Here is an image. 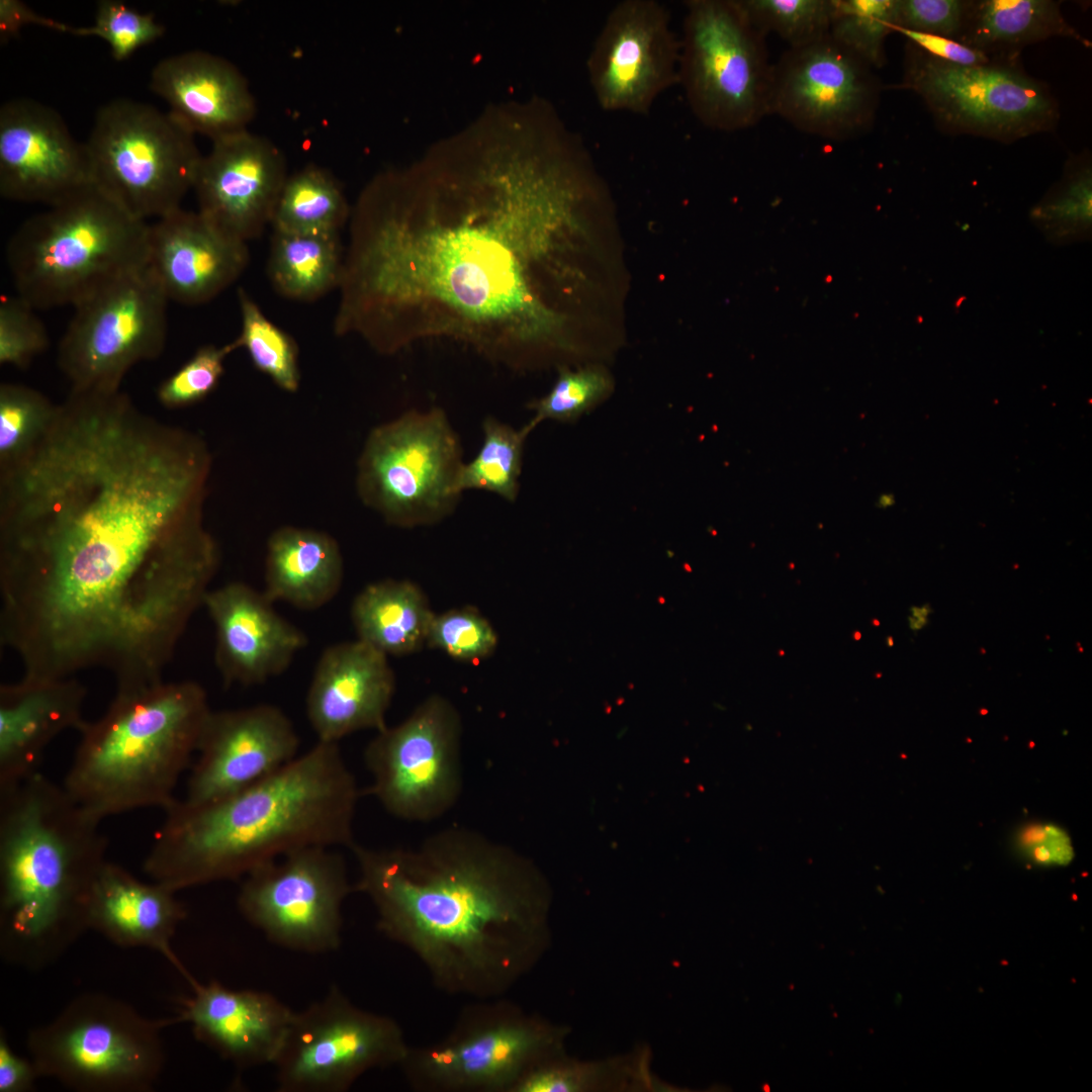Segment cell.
<instances>
[{
    "label": "cell",
    "mask_w": 1092,
    "mask_h": 1092,
    "mask_svg": "<svg viewBox=\"0 0 1092 1092\" xmlns=\"http://www.w3.org/2000/svg\"><path fill=\"white\" fill-rule=\"evenodd\" d=\"M388 656L356 639L327 647L305 700L317 741L338 743L361 730L385 728L395 691Z\"/></svg>",
    "instance_id": "25"
},
{
    "label": "cell",
    "mask_w": 1092,
    "mask_h": 1092,
    "mask_svg": "<svg viewBox=\"0 0 1092 1092\" xmlns=\"http://www.w3.org/2000/svg\"><path fill=\"white\" fill-rule=\"evenodd\" d=\"M529 433L494 418L483 422V442L477 455L462 465L457 488L483 489L514 502L519 493L525 440Z\"/></svg>",
    "instance_id": "35"
},
{
    "label": "cell",
    "mask_w": 1092,
    "mask_h": 1092,
    "mask_svg": "<svg viewBox=\"0 0 1092 1092\" xmlns=\"http://www.w3.org/2000/svg\"><path fill=\"white\" fill-rule=\"evenodd\" d=\"M234 352L231 345H205L158 388L159 401L175 408L195 403L209 394L224 372V360Z\"/></svg>",
    "instance_id": "44"
},
{
    "label": "cell",
    "mask_w": 1092,
    "mask_h": 1092,
    "mask_svg": "<svg viewBox=\"0 0 1092 1092\" xmlns=\"http://www.w3.org/2000/svg\"><path fill=\"white\" fill-rule=\"evenodd\" d=\"M350 850L354 889L372 902L377 929L410 949L441 991L500 997L541 950L542 888L500 842L451 826L414 847Z\"/></svg>",
    "instance_id": "3"
},
{
    "label": "cell",
    "mask_w": 1092,
    "mask_h": 1092,
    "mask_svg": "<svg viewBox=\"0 0 1092 1092\" xmlns=\"http://www.w3.org/2000/svg\"><path fill=\"white\" fill-rule=\"evenodd\" d=\"M830 36L874 69L887 59L885 40L895 31V0H831Z\"/></svg>",
    "instance_id": "38"
},
{
    "label": "cell",
    "mask_w": 1092,
    "mask_h": 1092,
    "mask_svg": "<svg viewBox=\"0 0 1092 1092\" xmlns=\"http://www.w3.org/2000/svg\"><path fill=\"white\" fill-rule=\"evenodd\" d=\"M888 642H889V646H892V645H893V638H892V637H888Z\"/></svg>",
    "instance_id": "53"
},
{
    "label": "cell",
    "mask_w": 1092,
    "mask_h": 1092,
    "mask_svg": "<svg viewBox=\"0 0 1092 1092\" xmlns=\"http://www.w3.org/2000/svg\"><path fill=\"white\" fill-rule=\"evenodd\" d=\"M881 90L874 68L827 34L789 48L774 64L770 114L803 132L846 141L871 129Z\"/></svg>",
    "instance_id": "18"
},
{
    "label": "cell",
    "mask_w": 1092,
    "mask_h": 1092,
    "mask_svg": "<svg viewBox=\"0 0 1092 1092\" xmlns=\"http://www.w3.org/2000/svg\"><path fill=\"white\" fill-rule=\"evenodd\" d=\"M263 592L234 581L205 595L215 631V663L225 685L254 686L284 672L307 637Z\"/></svg>",
    "instance_id": "23"
},
{
    "label": "cell",
    "mask_w": 1092,
    "mask_h": 1092,
    "mask_svg": "<svg viewBox=\"0 0 1092 1092\" xmlns=\"http://www.w3.org/2000/svg\"><path fill=\"white\" fill-rule=\"evenodd\" d=\"M91 184L84 144L61 115L37 101L0 109V193L18 202L56 204Z\"/></svg>",
    "instance_id": "22"
},
{
    "label": "cell",
    "mask_w": 1092,
    "mask_h": 1092,
    "mask_svg": "<svg viewBox=\"0 0 1092 1092\" xmlns=\"http://www.w3.org/2000/svg\"><path fill=\"white\" fill-rule=\"evenodd\" d=\"M353 891L343 856L333 847L309 846L247 875L237 905L273 943L323 953L341 945L342 907Z\"/></svg>",
    "instance_id": "17"
},
{
    "label": "cell",
    "mask_w": 1092,
    "mask_h": 1092,
    "mask_svg": "<svg viewBox=\"0 0 1092 1092\" xmlns=\"http://www.w3.org/2000/svg\"><path fill=\"white\" fill-rule=\"evenodd\" d=\"M910 614L908 615V626L914 633L921 631L929 622V615L933 612L929 604L922 606H911L909 608Z\"/></svg>",
    "instance_id": "52"
},
{
    "label": "cell",
    "mask_w": 1092,
    "mask_h": 1092,
    "mask_svg": "<svg viewBox=\"0 0 1092 1092\" xmlns=\"http://www.w3.org/2000/svg\"><path fill=\"white\" fill-rule=\"evenodd\" d=\"M434 616L425 593L410 580L369 583L351 606L357 639L387 656L422 650Z\"/></svg>",
    "instance_id": "32"
},
{
    "label": "cell",
    "mask_w": 1092,
    "mask_h": 1092,
    "mask_svg": "<svg viewBox=\"0 0 1092 1092\" xmlns=\"http://www.w3.org/2000/svg\"><path fill=\"white\" fill-rule=\"evenodd\" d=\"M150 88L169 113L212 142L248 130L256 99L245 75L230 61L203 51L167 57L152 70Z\"/></svg>",
    "instance_id": "27"
},
{
    "label": "cell",
    "mask_w": 1092,
    "mask_h": 1092,
    "mask_svg": "<svg viewBox=\"0 0 1092 1092\" xmlns=\"http://www.w3.org/2000/svg\"><path fill=\"white\" fill-rule=\"evenodd\" d=\"M563 1035L500 997L479 999L443 1039L411 1046L399 1067L421 1092H512L533 1066L559 1054Z\"/></svg>",
    "instance_id": "13"
},
{
    "label": "cell",
    "mask_w": 1092,
    "mask_h": 1092,
    "mask_svg": "<svg viewBox=\"0 0 1092 1092\" xmlns=\"http://www.w3.org/2000/svg\"><path fill=\"white\" fill-rule=\"evenodd\" d=\"M359 790L338 743H317L260 782L192 805L175 800L144 861L171 890L245 878L309 846L348 847Z\"/></svg>",
    "instance_id": "4"
},
{
    "label": "cell",
    "mask_w": 1092,
    "mask_h": 1092,
    "mask_svg": "<svg viewBox=\"0 0 1092 1092\" xmlns=\"http://www.w3.org/2000/svg\"><path fill=\"white\" fill-rule=\"evenodd\" d=\"M680 38L656 0H623L608 14L587 59L589 83L606 111L647 114L678 83Z\"/></svg>",
    "instance_id": "19"
},
{
    "label": "cell",
    "mask_w": 1092,
    "mask_h": 1092,
    "mask_svg": "<svg viewBox=\"0 0 1092 1092\" xmlns=\"http://www.w3.org/2000/svg\"><path fill=\"white\" fill-rule=\"evenodd\" d=\"M349 214L337 179L329 170L310 164L287 177L271 226L287 234H340Z\"/></svg>",
    "instance_id": "34"
},
{
    "label": "cell",
    "mask_w": 1092,
    "mask_h": 1092,
    "mask_svg": "<svg viewBox=\"0 0 1092 1092\" xmlns=\"http://www.w3.org/2000/svg\"><path fill=\"white\" fill-rule=\"evenodd\" d=\"M247 243L182 207L149 223L147 267L169 300L196 305L232 285L249 264Z\"/></svg>",
    "instance_id": "24"
},
{
    "label": "cell",
    "mask_w": 1092,
    "mask_h": 1092,
    "mask_svg": "<svg viewBox=\"0 0 1092 1092\" xmlns=\"http://www.w3.org/2000/svg\"><path fill=\"white\" fill-rule=\"evenodd\" d=\"M242 327L230 343L235 351L247 350L254 366L288 392L299 387L298 349L295 341L274 325L244 290H238Z\"/></svg>",
    "instance_id": "36"
},
{
    "label": "cell",
    "mask_w": 1092,
    "mask_h": 1092,
    "mask_svg": "<svg viewBox=\"0 0 1092 1092\" xmlns=\"http://www.w3.org/2000/svg\"><path fill=\"white\" fill-rule=\"evenodd\" d=\"M173 1019H150L104 993H84L26 1044L39 1076L78 1092H149L165 1063L161 1030Z\"/></svg>",
    "instance_id": "8"
},
{
    "label": "cell",
    "mask_w": 1092,
    "mask_h": 1092,
    "mask_svg": "<svg viewBox=\"0 0 1092 1092\" xmlns=\"http://www.w3.org/2000/svg\"><path fill=\"white\" fill-rule=\"evenodd\" d=\"M344 262L340 234H287L273 231L268 275L281 295L312 301L339 288Z\"/></svg>",
    "instance_id": "33"
},
{
    "label": "cell",
    "mask_w": 1092,
    "mask_h": 1092,
    "mask_svg": "<svg viewBox=\"0 0 1092 1092\" xmlns=\"http://www.w3.org/2000/svg\"><path fill=\"white\" fill-rule=\"evenodd\" d=\"M462 720L447 698L432 695L399 724L377 731L364 751L369 793L390 815L429 822L462 791Z\"/></svg>",
    "instance_id": "16"
},
{
    "label": "cell",
    "mask_w": 1092,
    "mask_h": 1092,
    "mask_svg": "<svg viewBox=\"0 0 1092 1092\" xmlns=\"http://www.w3.org/2000/svg\"><path fill=\"white\" fill-rule=\"evenodd\" d=\"M58 410L41 392L16 383L0 386V472L25 458L50 429Z\"/></svg>",
    "instance_id": "37"
},
{
    "label": "cell",
    "mask_w": 1092,
    "mask_h": 1092,
    "mask_svg": "<svg viewBox=\"0 0 1092 1092\" xmlns=\"http://www.w3.org/2000/svg\"><path fill=\"white\" fill-rule=\"evenodd\" d=\"M753 25L763 34H778L789 48L801 47L829 34L831 0H738Z\"/></svg>",
    "instance_id": "39"
},
{
    "label": "cell",
    "mask_w": 1092,
    "mask_h": 1092,
    "mask_svg": "<svg viewBox=\"0 0 1092 1092\" xmlns=\"http://www.w3.org/2000/svg\"><path fill=\"white\" fill-rule=\"evenodd\" d=\"M967 4L968 0H895V31L901 28L957 40Z\"/></svg>",
    "instance_id": "46"
},
{
    "label": "cell",
    "mask_w": 1092,
    "mask_h": 1092,
    "mask_svg": "<svg viewBox=\"0 0 1092 1092\" xmlns=\"http://www.w3.org/2000/svg\"><path fill=\"white\" fill-rule=\"evenodd\" d=\"M205 441L120 397L63 405L0 473L1 627L62 671L162 669L218 563Z\"/></svg>",
    "instance_id": "1"
},
{
    "label": "cell",
    "mask_w": 1092,
    "mask_h": 1092,
    "mask_svg": "<svg viewBox=\"0 0 1092 1092\" xmlns=\"http://www.w3.org/2000/svg\"><path fill=\"white\" fill-rule=\"evenodd\" d=\"M678 83L696 118L737 131L770 114L774 64L765 34L738 0L686 1Z\"/></svg>",
    "instance_id": "10"
},
{
    "label": "cell",
    "mask_w": 1092,
    "mask_h": 1092,
    "mask_svg": "<svg viewBox=\"0 0 1092 1092\" xmlns=\"http://www.w3.org/2000/svg\"><path fill=\"white\" fill-rule=\"evenodd\" d=\"M551 1056L527 1071L512 1092H575L588 1086L589 1074L583 1067Z\"/></svg>",
    "instance_id": "47"
},
{
    "label": "cell",
    "mask_w": 1092,
    "mask_h": 1092,
    "mask_svg": "<svg viewBox=\"0 0 1092 1092\" xmlns=\"http://www.w3.org/2000/svg\"><path fill=\"white\" fill-rule=\"evenodd\" d=\"M168 301L146 266L76 303L58 347L71 390H119L132 366L157 358L166 344Z\"/></svg>",
    "instance_id": "14"
},
{
    "label": "cell",
    "mask_w": 1092,
    "mask_h": 1092,
    "mask_svg": "<svg viewBox=\"0 0 1092 1092\" xmlns=\"http://www.w3.org/2000/svg\"><path fill=\"white\" fill-rule=\"evenodd\" d=\"M896 88L915 93L936 127L948 134L1011 144L1054 131L1060 106L1049 85L1018 60L965 66L930 56L907 41Z\"/></svg>",
    "instance_id": "11"
},
{
    "label": "cell",
    "mask_w": 1092,
    "mask_h": 1092,
    "mask_svg": "<svg viewBox=\"0 0 1092 1092\" xmlns=\"http://www.w3.org/2000/svg\"><path fill=\"white\" fill-rule=\"evenodd\" d=\"M101 820L36 772L0 791V953L27 970L57 961L88 928L106 861Z\"/></svg>",
    "instance_id": "5"
},
{
    "label": "cell",
    "mask_w": 1092,
    "mask_h": 1092,
    "mask_svg": "<svg viewBox=\"0 0 1092 1092\" xmlns=\"http://www.w3.org/2000/svg\"><path fill=\"white\" fill-rule=\"evenodd\" d=\"M462 465L461 444L446 414L410 411L371 431L358 462V493L388 524L432 525L457 505Z\"/></svg>",
    "instance_id": "12"
},
{
    "label": "cell",
    "mask_w": 1092,
    "mask_h": 1092,
    "mask_svg": "<svg viewBox=\"0 0 1092 1092\" xmlns=\"http://www.w3.org/2000/svg\"><path fill=\"white\" fill-rule=\"evenodd\" d=\"M194 136L154 106L108 102L84 143L91 183L141 220L163 217L193 189L202 158Z\"/></svg>",
    "instance_id": "9"
},
{
    "label": "cell",
    "mask_w": 1092,
    "mask_h": 1092,
    "mask_svg": "<svg viewBox=\"0 0 1092 1092\" xmlns=\"http://www.w3.org/2000/svg\"><path fill=\"white\" fill-rule=\"evenodd\" d=\"M86 688L76 678L25 676L0 688V791L38 772L49 744L79 730Z\"/></svg>",
    "instance_id": "28"
},
{
    "label": "cell",
    "mask_w": 1092,
    "mask_h": 1092,
    "mask_svg": "<svg viewBox=\"0 0 1092 1092\" xmlns=\"http://www.w3.org/2000/svg\"><path fill=\"white\" fill-rule=\"evenodd\" d=\"M211 711L205 690L191 680L116 689L105 713L78 730L64 788L101 821L140 809L165 810L176 800Z\"/></svg>",
    "instance_id": "6"
},
{
    "label": "cell",
    "mask_w": 1092,
    "mask_h": 1092,
    "mask_svg": "<svg viewBox=\"0 0 1092 1092\" xmlns=\"http://www.w3.org/2000/svg\"><path fill=\"white\" fill-rule=\"evenodd\" d=\"M612 387V378L599 367L561 368L550 391L529 404L534 416L523 428L530 434L545 420L574 422L603 401Z\"/></svg>",
    "instance_id": "40"
},
{
    "label": "cell",
    "mask_w": 1092,
    "mask_h": 1092,
    "mask_svg": "<svg viewBox=\"0 0 1092 1092\" xmlns=\"http://www.w3.org/2000/svg\"><path fill=\"white\" fill-rule=\"evenodd\" d=\"M298 748L292 722L276 706L211 711L183 801L198 805L242 791L285 766Z\"/></svg>",
    "instance_id": "20"
},
{
    "label": "cell",
    "mask_w": 1092,
    "mask_h": 1092,
    "mask_svg": "<svg viewBox=\"0 0 1092 1092\" xmlns=\"http://www.w3.org/2000/svg\"><path fill=\"white\" fill-rule=\"evenodd\" d=\"M605 206L587 149L544 119L503 159L381 175L352 212L334 331L386 355L430 340L509 366L567 353L572 256Z\"/></svg>",
    "instance_id": "2"
},
{
    "label": "cell",
    "mask_w": 1092,
    "mask_h": 1092,
    "mask_svg": "<svg viewBox=\"0 0 1092 1092\" xmlns=\"http://www.w3.org/2000/svg\"><path fill=\"white\" fill-rule=\"evenodd\" d=\"M497 645L491 623L476 608L466 606L435 614L426 647L459 661L478 662L491 656Z\"/></svg>",
    "instance_id": "42"
},
{
    "label": "cell",
    "mask_w": 1092,
    "mask_h": 1092,
    "mask_svg": "<svg viewBox=\"0 0 1092 1092\" xmlns=\"http://www.w3.org/2000/svg\"><path fill=\"white\" fill-rule=\"evenodd\" d=\"M27 24H35L53 30L66 33L71 32L72 26L59 22L55 19L41 16L25 3L18 0L0 1V36L6 39L15 35L19 29Z\"/></svg>",
    "instance_id": "51"
},
{
    "label": "cell",
    "mask_w": 1092,
    "mask_h": 1092,
    "mask_svg": "<svg viewBox=\"0 0 1092 1092\" xmlns=\"http://www.w3.org/2000/svg\"><path fill=\"white\" fill-rule=\"evenodd\" d=\"M164 30L151 13H141L120 1L102 0L97 5L94 24L72 26L70 33L104 39L114 60L123 61L140 48L158 39Z\"/></svg>",
    "instance_id": "43"
},
{
    "label": "cell",
    "mask_w": 1092,
    "mask_h": 1092,
    "mask_svg": "<svg viewBox=\"0 0 1092 1092\" xmlns=\"http://www.w3.org/2000/svg\"><path fill=\"white\" fill-rule=\"evenodd\" d=\"M391 1017L356 1006L337 986L294 1012L273 1063L279 1092H346L366 1072L399 1066L408 1053Z\"/></svg>",
    "instance_id": "15"
},
{
    "label": "cell",
    "mask_w": 1092,
    "mask_h": 1092,
    "mask_svg": "<svg viewBox=\"0 0 1092 1092\" xmlns=\"http://www.w3.org/2000/svg\"><path fill=\"white\" fill-rule=\"evenodd\" d=\"M288 176L284 154L265 136L246 130L214 141L195 174L197 211L247 243L271 225Z\"/></svg>",
    "instance_id": "21"
},
{
    "label": "cell",
    "mask_w": 1092,
    "mask_h": 1092,
    "mask_svg": "<svg viewBox=\"0 0 1092 1092\" xmlns=\"http://www.w3.org/2000/svg\"><path fill=\"white\" fill-rule=\"evenodd\" d=\"M1062 1L968 0L957 41L995 60H1018L1028 46L1052 37L1070 38L1090 48L1065 18Z\"/></svg>",
    "instance_id": "31"
},
{
    "label": "cell",
    "mask_w": 1092,
    "mask_h": 1092,
    "mask_svg": "<svg viewBox=\"0 0 1092 1092\" xmlns=\"http://www.w3.org/2000/svg\"><path fill=\"white\" fill-rule=\"evenodd\" d=\"M1018 844L1026 858L1042 867L1066 866L1074 855L1070 836L1052 824L1025 828L1019 835Z\"/></svg>",
    "instance_id": "48"
},
{
    "label": "cell",
    "mask_w": 1092,
    "mask_h": 1092,
    "mask_svg": "<svg viewBox=\"0 0 1092 1092\" xmlns=\"http://www.w3.org/2000/svg\"><path fill=\"white\" fill-rule=\"evenodd\" d=\"M908 41L939 60L965 66L984 65L994 59L954 39L907 29H897Z\"/></svg>",
    "instance_id": "49"
},
{
    "label": "cell",
    "mask_w": 1092,
    "mask_h": 1092,
    "mask_svg": "<svg viewBox=\"0 0 1092 1092\" xmlns=\"http://www.w3.org/2000/svg\"><path fill=\"white\" fill-rule=\"evenodd\" d=\"M149 223L92 183L26 219L6 249L17 296L34 309L74 306L147 266Z\"/></svg>",
    "instance_id": "7"
},
{
    "label": "cell",
    "mask_w": 1092,
    "mask_h": 1092,
    "mask_svg": "<svg viewBox=\"0 0 1092 1092\" xmlns=\"http://www.w3.org/2000/svg\"><path fill=\"white\" fill-rule=\"evenodd\" d=\"M39 1076L33 1062L18 1056L0 1032V1092H27Z\"/></svg>",
    "instance_id": "50"
},
{
    "label": "cell",
    "mask_w": 1092,
    "mask_h": 1092,
    "mask_svg": "<svg viewBox=\"0 0 1092 1092\" xmlns=\"http://www.w3.org/2000/svg\"><path fill=\"white\" fill-rule=\"evenodd\" d=\"M176 892L160 883H145L119 864L106 860L92 886L88 928L123 947H149L164 954L187 980L170 942L186 918Z\"/></svg>",
    "instance_id": "29"
},
{
    "label": "cell",
    "mask_w": 1092,
    "mask_h": 1092,
    "mask_svg": "<svg viewBox=\"0 0 1092 1092\" xmlns=\"http://www.w3.org/2000/svg\"><path fill=\"white\" fill-rule=\"evenodd\" d=\"M1091 186L1090 151L1070 155L1061 181L1033 209L1032 216L1060 231L1087 228L1091 222Z\"/></svg>",
    "instance_id": "41"
},
{
    "label": "cell",
    "mask_w": 1092,
    "mask_h": 1092,
    "mask_svg": "<svg viewBox=\"0 0 1092 1092\" xmlns=\"http://www.w3.org/2000/svg\"><path fill=\"white\" fill-rule=\"evenodd\" d=\"M189 983L193 995L174 1022H188L198 1041L238 1068L273 1065L294 1014L287 1005L264 991Z\"/></svg>",
    "instance_id": "26"
},
{
    "label": "cell",
    "mask_w": 1092,
    "mask_h": 1092,
    "mask_svg": "<svg viewBox=\"0 0 1092 1092\" xmlns=\"http://www.w3.org/2000/svg\"><path fill=\"white\" fill-rule=\"evenodd\" d=\"M34 308L19 296L3 297L0 303V363L25 368L49 346L43 324Z\"/></svg>",
    "instance_id": "45"
},
{
    "label": "cell",
    "mask_w": 1092,
    "mask_h": 1092,
    "mask_svg": "<svg viewBox=\"0 0 1092 1092\" xmlns=\"http://www.w3.org/2000/svg\"><path fill=\"white\" fill-rule=\"evenodd\" d=\"M343 577V557L331 535L285 526L269 537L263 593L271 602L320 609L339 593Z\"/></svg>",
    "instance_id": "30"
}]
</instances>
